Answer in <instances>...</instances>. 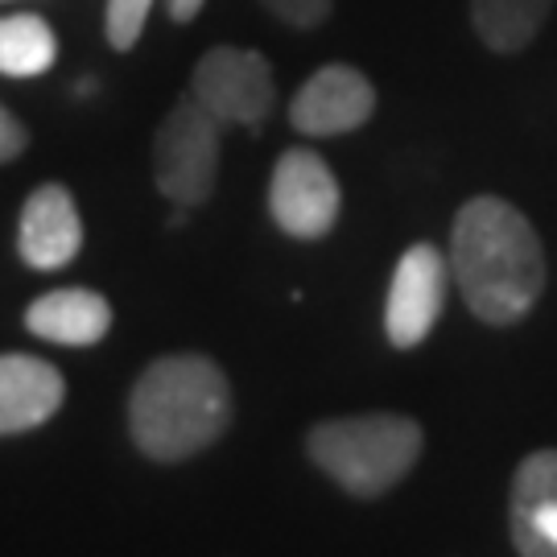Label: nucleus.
I'll use <instances>...</instances> for the list:
<instances>
[{
  "instance_id": "nucleus-1",
  "label": "nucleus",
  "mask_w": 557,
  "mask_h": 557,
  "mask_svg": "<svg viewBox=\"0 0 557 557\" xmlns=\"http://www.w3.org/2000/svg\"><path fill=\"white\" fill-rule=\"evenodd\" d=\"M450 281L487 326H517L545 294V248L529 215L496 195L462 202L450 227Z\"/></svg>"
},
{
  "instance_id": "nucleus-2",
  "label": "nucleus",
  "mask_w": 557,
  "mask_h": 557,
  "mask_svg": "<svg viewBox=\"0 0 557 557\" xmlns=\"http://www.w3.org/2000/svg\"><path fill=\"white\" fill-rule=\"evenodd\" d=\"M232 425V384L215 359L178 351L153 359L128 397V434L153 462H182Z\"/></svg>"
},
{
  "instance_id": "nucleus-3",
  "label": "nucleus",
  "mask_w": 557,
  "mask_h": 557,
  "mask_svg": "<svg viewBox=\"0 0 557 557\" xmlns=\"http://www.w3.org/2000/svg\"><path fill=\"white\" fill-rule=\"evenodd\" d=\"M425 434L400 413H359V418L319 421L306 434V455L359 499L388 496L418 467Z\"/></svg>"
},
{
  "instance_id": "nucleus-4",
  "label": "nucleus",
  "mask_w": 557,
  "mask_h": 557,
  "mask_svg": "<svg viewBox=\"0 0 557 557\" xmlns=\"http://www.w3.org/2000/svg\"><path fill=\"white\" fill-rule=\"evenodd\" d=\"M220 120L195 96H182L153 137V182L174 207H202L220 178Z\"/></svg>"
},
{
  "instance_id": "nucleus-5",
  "label": "nucleus",
  "mask_w": 557,
  "mask_h": 557,
  "mask_svg": "<svg viewBox=\"0 0 557 557\" xmlns=\"http://www.w3.org/2000/svg\"><path fill=\"white\" fill-rule=\"evenodd\" d=\"M190 96L220 124L260 128V120L273 112V100H277V79H273V66L257 50L215 46L195 62Z\"/></svg>"
},
{
  "instance_id": "nucleus-6",
  "label": "nucleus",
  "mask_w": 557,
  "mask_h": 557,
  "mask_svg": "<svg viewBox=\"0 0 557 557\" xmlns=\"http://www.w3.org/2000/svg\"><path fill=\"white\" fill-rule=\"evenodd\" d=\"M343 211L335 170L314 149H285L269 182V215L289 239H322Z\"/></svg>"
},
{
  "instance_id": "nucleus-7",
  "label": "nucleus",
  "mask_w": 557,
  "mask_h": 557,
  "mask_svg": "<svg viewBox=\"0 0 557 557\" xmlns=\"http://www.w3.org/2000/svg\"><path fill=\"white\" fill-rule=\"evenodd\" d=\"M450 289V260L434 244H413L393 269L384 301V335L397 351H413L434 335Z\"/></svg>"
},
{
  "instance_id": "nucleus-8",
  "label": "nucleus",
  "mask_w": 557,
  "mask_h": 557,
  "mask_svg": "<svg viewBox=\"0 0 557 557\" xmlns=\"http://www.w3.org/2000/svg\"><path fill=\"white\" fill-rule=\"evenodd\" d=\"M372 112H376L372 79L356 66L331 62L298 87V96L289 103V124L301 137H343L363 128Z\"/></svg>"
},
{
  "instance_id": "nucleus-9",
  "label": "nucleus",
  "mask_w": 557,
  "mask_h": 557,
  "mask_svg": "<svg viewBox=\"0 0 557 557\" xmlns=\"http://www.w3.org/2000/svg\"><path fill=\"white\" fill-rule=\"evenodd\" d=\"M17 252L38 273H59L83 252L79 207L62 182H46L25 199L17 223Z\"/></svg>"
},
{
  "instance_id": "nucleus-10",
  "label": "nucleus",
  "mask_w": 557,
  "mask_h": 557,
  "mask_svg": "<svg viewBox=\"0 0 557 557\" xmlns=\"http://www.w3.org/2000/svg\"><path fill=\"white\" fill-rule=\"evenodd\" d=\"M66 400V380L54 363L9 351L0 356V438L38 430Z\"/></svg>"
},
{
  "instance_id": "nucleus-11",
  "label": "nucleus",
  "mask_w": 557,
  "mask_h": 557,
  "mask_svg": "<svg viewBox=\"0 0 557 557\" xmlns=\"http://www.w3.org/2000/svg\"><path fill=\"white\" fill-rule=\"evenodd\" d=\"M25 326L59 347H96L112 331V306L96 289H50L29 301Z\"/></svg>"
},
{
  "instance_id": "nucleus-12",
  "label": "nucleus",
  "mask_w": 557,
  "mask_h": 557,
  "mask_svg": "<svg viewBox=\"0 0 557 557\" xmlns=\"http://www.w3.org/2000/svg\"><path fill=\"white\" fill-rule=\"evenodd\" d=\"M557 504V450H533L517 467L512 475V492H508V533H512V549L520 557H554L549 541L541 533V517L545 508Z\"/></svg>"
},
{
  "instance_id": "nucleus-13",
  "label": "nucleus",
  "mask_w": 557,
  "mask_h": 557,
  "mask_svg": "<svg viewBox=\"0 0 557 557\" xmlns=\"http://www.w3.org/2000/svg\"><path fill=\"white\" fill-rule=\"evenodd\" d=\"M549 13L554 0H471V25L492 54H520L533 46Z\"/></svg>"
},
{
  "instance_id": "nucleus-14",
  "label": "nucleus",
  "mask_w": 557,
  "mask_h": 557,
  "mask_svg": "<svg viewBox=\"0 0 557 557\" xmlns=\"http://www.w3.org/2000/svg\"><path fill=\"white\" fill-rule=\"evenodd\" d=\"M59 38L50 21L38 13H9L0 17V75L9 79H38L54 66Z\"/></svg>"
},
{
  "instance_id": "nucleus-15",
  "label": "nucleus",
  "mask_w": 557,
  "mask_h": 557,
  "mask_svg": "<svg viewBox=\"0 0 557 557\" xmlns=\"http://www.w3.org/2000/svg\"><path fill=\"white\" fill-rule=\"evenodd\" d=\"M153 0H108L103 9V34L116 50H133L145 34V21H149Z\"/></svg>"
},
{
  "instance_id": "nucleus-16",
  "label": "nucleus",
  "mask_w": 557,
  "mask_h": 557,
  "mask_svg": "<svg viewBox=\"0 0 557 557\" xmlns=\"http://www.w3.org/2000/svg\"><path fill=\"white\" fill-rule=\"evenodd\" d=\"M269 13L294 29H319L335 13V0H260Z\"/></svg>"
},
{
  "instance_id": "nucleus-17",
  "label": "nucleus",
  "mask_w": 557,
  "mask_h": 557,
  "mask_svg": "<svg viewBox=\"0 0 557 557\" xmlns=\"http://www.w3.org/2000/svg\"><path fill=\"white\" fill-rule=\"evenodd\" d=\"M25 145H29V133H25V124H21L4 103H0V165H9V161H17L25 153Z\"/></svg>"
},
{
  "instance_id": "nucleus-18",
  "label": "nucleus",
  "mask_w": 557,
  "mask_h": 557,
  "mask_svg": "<svg viewBox=\"0 0 557 557\" xmlns=\"http://www.w3.org/2000/svg\"><path fill=\"white\" fill-rule=\"evenodd\" d=\"M202 4L207 0H165V9H170V17L178 21V25H186V21H195L202 13Z\"/></svg>"
},
{
  "instance_id": "nucleus-19",
  "label": "nucleus",
  "mask_w": 557,
  "mask_h": 557,
  "mask_svg": "<svg viewBox=\"0 0 557 557\" xmlns=\"http://www.w3.org/2000/svg\"><path fill=\"white\" fill-rule=\"evenodd\" d=\"M541 533H545V541H549V549H554V557H557V504L554 508H545V517H541Z\"/></svg>"
}]
</instances>
